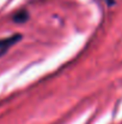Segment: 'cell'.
Here are the masks:
<instances>
[{
	"label": "cell",
	"mask_w": 122,
	"mask_h": 124,
	"mask_svg": "<svg viewBox=\"0 0 122 124\" xmlns=\"http://www.w3.org/2000/svg\"><path fill=\"white\" fill-rule=\"evenodd\" d=\"M22 39V35L20 34H16L11 38H7V39H1L0 40V49H1V53H4L8 47H11L12 45H14L17 41H19Z\"/></svg>",
	"instance_id": "1"
},
{
	"label": "cell",
	"mask_w": 122,
	"mask_h": 124,
	"mask_svg": "<svg viewBox=\"0 0 122 124\" xmlns=\"http://www.w3.org/2000/svg\"><path fill=\"white\" fill-rule=\"evenodd\" d=\"M28 18H29V15L25 10H20L17 13H14V16H13V21L16 23H24Z\"/></svg>",
	"instance_id": "2"
},
{
	"label": "cell",
	"mask_w": 122,
	"mask_h": 124,
	"mask_svg": "<svg viewBox=\"0 0 122 124\" xmlns=\"http://www.w3.org/2000/svg\"><path fill=\"white\" fill-rule=\"evenodd\" d=\"M105 1H107V2L109 4V5H113V4L115 2V0H105Z\"/></svg>",
	"instance_id": "3"
}]
</instances>
